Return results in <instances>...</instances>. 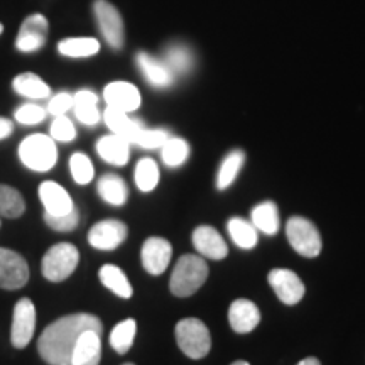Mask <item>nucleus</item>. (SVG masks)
Wrapping results in <instances>:
<instances>
[{
	"label": "nucleus",
	"mask_w": 365,
	"mask_h": 365,
	"mask_svg": "<svg viewBox=\"0 0 365 365\" xmlns=\"http://www.w3.org/2000/svg\"><path fill=\"white\" fill-rule=\"evenodd\" d=\"M124 365H134V364H124Z\"/></svg>",
	"instance_id": "obj_45"
},
{
	"label": "nucleus",
	"mask_w": 365,
	"mask_h": 365,
	"mask_svg": "<svg viewBox=\"0 0 365 365\" xmlns=\"http://www.w3.org/2000/svg\"><path fill=\"white\" fill-rule=\"evenodd\" d=\"M228 234L240 249H254L257 244V228L244 218H230Z\"/></svg>",
	"instance_id": "obj_29"
},
{
	"label": "nucleus",
	"mask_w": 365,
	"mask_h": 365,
	"mask_svg": "<svg viewBox=\"0 0 365 365\" xmlns=\"http://www.w3.org/2000/svg\"><path fill=\"white\" fill-rule=\"evenodd\" d=\"M97 191L103 202L113 205V207H122L127 202V196H129L125 181L117 175H105L100 178Z\"/></svg>",
	"instance_id": "obj_23"
},
{
	"label": "nucleus",
	"mask_w": 365,
	"mask_h": 365,
	"mask_svg": "<svg viewBox=\"0 0 365 365\" xmlns=\"http://www.w3.org/2000/svg\"><path fill=\"white\" fill-rule=\"evenodd\" d=\"M39 200L44 205V212L49 213V215H66L75 208L68 191L54 181L41 182Z\"/></svg>",
	"instance_id": "obj_15"
},
{
	"label": "nucleus",
	"mask_w": 365,
	"mask_h": 365,
	"mask_svg": "<svg viewBox=\"0 0 365 365\" xmlns=\"http://www.w3.org/2000/svg\"><path fill=\"white\" fill-rule=\"evenodd\" d=\"M230 365H250V364H249V362H245V360H237V362L230 364Z\"/></svg>",
	"instance_id": "obj_43"
},
{
	"label": "nucleus",
	"mask_w": 365,
	"mask_h": 365,
	"mask_svg": "<svg viewBox=\"0 0 365 365\" xmlns=\"http://www.w3.org/2000/svg\"><path fill=\"white\" fill-rule=\"evenodd\" d=\"M73 108V95L68 93V91H61V93L54 95V97L49 100L48 105V113H51L53 117H61L66 115L68 110Z\"/></svg>",
	"instance_id": "obj_40"
},
{
	"label": "nucleus",
	"mask_w": 365,
	"mask_h": 365,
	"mask_svg": "<svg viewBox=\"0 0 365 365\" xmlns=\"http://www.w3.org/2000/svg\"><path fill=\"white\" fill-rule=\"evenodd\" d=\"M252 223L266 235H274L279 230V212L276 203L264 202L252 210Z\"/></svg>",
	"instance_id": "obj_26"
},
{
	"label": "nucleus",
	"mask_w": 365,
	"mask_h": 365,
	"mask_svg": "<svg viewBox=\"0 0 365 365\" xmlns=\"http://www.w3.org/2000/svg\"><path fill=\"white\" fill-rule=\"evenodd\" d=\"M98 276H100V281H102V284L107 287V289H110L113 294H117L118 298L122 299L132 298V293H134V291H132L130 282L127 279L125 272L122 271L120 267L107 264V266L100 269Z\"/></svg>",
	"instance_id": "obj_24"
},
{
	"label": "nucleus",
	"mask_w": 365,
	"mask_h": 365,
	"mask_svg": "<svg viewBox=\"0 0 365 365\" xmlns=\"http://www.w3.org/2000/svg\"><path fill=\"white\" fill-rule=\"evenodd\" d=\"M98 49V41L93 38H68L58 44V51L66 58H90Z\"/></svg>",
	"instance_id": "obj_28"
},
{
	"label": "nucleus",
	"mask_w": 365,
	"mask_h": 365,
	"mask_svg": "<svg viewBox=\"0 0 365 365\" xmlns=\"http://www.w3.org/2000/svg\"><path fill=\"white\" fill-rule=\"evenodd\" d=\"M193 244L203 257L213 259V261H222L228 254L225 240L213 227L202 225L196 228L193 232Z\"/></svg>",
	"instance_id": "obj_16"
},
{
	"label": "nucleus",
	"mask_w": 365,
	"mask_h": 365,
	"mask_svg": "<svg viewBox=\"0 0 365 365\" xmlns=\"http://www.w3.org/2000/svg\"><path fill=\"white\" fill-rule=\"evenodd\" d=\"M19 159L27 170L36 173L51 171L58 161L56 140L44 134L26 137L19 145Z\"/></svg>",
	"instance_id": "obj_3"
},
{
	"label": "nucleus",
	"mask_w": 365,
	"mask_h": 365,
	"mask_svg": "<svg viewBox=\"0 0 365 365\" xmlns=\"http://www.w3.org/2000/svg\"><path fill=\"white\" fill-rule=\"evenodd\" d=\"M103 98L110 108L130 113L140 107V91L135 85L127 81H113L103 90Z\"/></svg>",
	"instance_id": "obj_14"
},
{
	"label": "nucleus",
	"mask_w": 365,
	"mask_h": 365,
	"mask_svg": "<svg viewBox=\"0 0 365 365\" xmlns=\"http://www.w3.org/2000/svg\"><path fill=\"white\" fill-rule=\"evenodd\" d=\"M296 365H322V364H319L318 359L308 357V359H303L299 364H296Z\"/></svg>",
	"instance_id": "obj_42"
},
{
	"label": "nucleus",
	"mask_w": 365,
	"mask_h": 365,
	"mask_svg": "<svg viewBox=\"0 0 365 365\" xmlns=\"http://www.w3.org/2000/svg\"><path fill=\"white\" fill-rule=\"evenodd\" d=\"M166 65L173 73H186L193 65V56L185 46H175L168 49Z\"/></svg>",
	"instance_id": "obj_35"
},
{
	"label": "nucleus",
	"mask_w": 365,
	"mask_h": 365,
	"mask_svg": "<svg viewBox=\"0 0 365 365\" xmlns=\"http://www.w3.org/2000/svg\"><path fill=\"white\" fill-rule=\"evenodd\" d=\"M286 235L291 247L303 257L313 259L322 252V237L318 228L303 217H293L287 220Z\"/></svg>",
	"instance_id": "obj_6"
},
{
	"label": "nucleus",
	"mask_w": 365,
	"mask_h": 365,
	"mask_svg": "<svg viewBox=\"0 0 365 365\" xmlns=\"http://www.w3.org/2000/svg\"><path fill=\"white\" fill-rule=\"evenodd\" d=\"M93 330L102 333V322L90 313H75L58 318L44 328L38 340L41 359L49 365H70L71 354L81 333Z\"/></svg>",
	"instance_id": "obj_1"
},
{
	"label": "nucleus",
	"mask_w": 365,
	"mask_h": 365,
	"mask_svg": "<svg viewBox=\"0 0 365 365\" xmlns=\"http://www.w3.org/2000/svg\"><path fill=\"white\" fill-rule=\"evenodd\" d=\"M137 65L143 71L144 78L156 88H166L173 83V71L168 68L166 63L159 61L148 53L137 54Z\"/></svg>",
	"instance_id": "obj_20"
},
{
	"label": "nucleus",
	"mask_w": 365,
	"mask_h": 365,
	"mask_svg": "<svg viewBox=\"0 0 365 365\" xmlns=\"http://www.w3.org/2000/svg\"><path fill=\"white\" fill-rule=\"evenodd\" d=\"M36 330V307L29 298H21L12 312L11 344L14 349H26Z\"/></svg>",
	"instance_id": "obj_7"
},
{
	"label": "nucleus",
	"mask_w": 365,
	"mask_h": 365,
	"mask_svg": "<svg viewBox=\"0 0 365 365\" xmlns=\"http://www.w3.org/2000/svg\"><path fill=\"white\" fill-rule=\"evenodd\" d=\"M12 88L21 95V97L33 98V100H43L51 95V88L46 85V81L39 78L34 73H22L17 75L12 81Z\"/></svg>",
	"instance_id": "obj_25"
},
{
	"label": "nucleus",
	"mask_w": 365,
	"mask_h": 365,
	"mask_svg": "<svg viewBox=\"0 0 365 365\" xmlns=\"http://www.w3.org/2000/svg\"><path fill=\"white\" fill-rule=\"evenodd\" d=\"M176 341L186 357L200 360L212 349V336L207 325L198 318H185L176 325Z\"/></svg>",
	"instance_id": "obj_4"
},
{
	"label": "nucleus",
	"mask_w": 365,
	"mask_h": 365,
	"mask_svg": "<svg viewBox=\"0 0 365 365\" xmlns=\"http://www.w3.org/2000/svg\"><path fill=\"white\" fill-rule=\"evenodd\" d=\"M93 11L105 41L113 49H120L124 46V22L120 14L107 0H97Z\"/></svg>",
	"instance_id": "obj_9"
},
{
	"label": "nucleus",
	"mask_w": 365,
	"mask_h": 365,
	"mask_svg": "<svg viewBox=\"0 0 365 365\" xmlns=\"http://www.w3.org/2000/svg\"><path fill=\"white\" fill-rule=\"evenodd\" d=\"M27 261L16 250L0 247V289H21L29 281Z\"/></svg>",
	"instance_id": "obj_8"
},
{
	"label": "nucleus",
	"mask_w": 365,
	"mask_h": 365,
	"mask_svg": "<svg viewBox=\"0 0 365 365\" xmlns=\"http://www.w3.org/2000/svg\"><path fill=\"white\" fill-rule=\"evenodd\" d=\"M135 333H137L135 319L129 318V319H124V322L117 323L110 333V346L117 354L120 355L127 354L132 349V344H134Z\"/></svg>",
	"instance_id": "obj_30"
},
{
	"label": "nucleus",
	"mask_w": 365,
	"mask_h": 365,
	"mask_svg": "<svg viewBox=\"0 0 365 365\" xmlns=\"http://www.w3.org/2000/svg\"><path fill=\"white\" fill-rule=\"evenodd\" d=\"M97 153L103 161L124 166L130 158V143L120 135H105L97 143Z\"/></svg>",
	"instance_id": "obj_21"
},
{
	"label": "nucleus",
	"mask_w": 365,
	"mask_h": 365,
	"mask_svg": "<svg viewBox=\"0 0 365 365\" xmlns=\"http://www.w3.org/2000/svg\"><path fill=\"white\" fill-rule=\"evenodd\" d=\"M48 115V110L36 103H24L16 110V120L22 125H36L41 124Z\"/></svg>",
	"instance_id": "obj_37"
},
{
	"label": "nucleus",
	"mask_w": 365,
	"mask_h": 365,
	"mask_svg": "<svg viewBox=\"0 0 365 365\" xmlns=\"http://www.w3.org/2000/svg\"><path fill=\"white\" fill-rule=\"evenodd\" d=\"M228 322L237 333H250L261 323V312L249 299H235L228 309Z\"/></svg>",
	"instance_id": "obj_17"
},
{
	"label": "nucleus",
	"mask_w": 365,
	"mask_h": 365,
	"mask_svg": "<svg viewBox=\"0 0 365 365\" xmlns=\"http://www.w3.org/2000/svg\"><path fill=\"white\" fill-rule=\"evenodd\" d=\"M26 212V202L19 190L0 182V217L19 218Z\"/></svg>",
	"instance_id": "obj_27"
},
{
	"label": "nucleus",
	"mask_w": 365,
	"mask_h": 365,
	"mask_svg": "<svg viewBox=\"0 0 365 365\" xmlns=\"http://www.w3.org/2000/svg\"><path fill=\"white\" fill-rule=\"evenodd\" d=\"M0 227H2V222H0Z\"/></svg>",
	"instance_id": "obj_46"
},
{
	"label": "nucleus",
	"mask_w": 365,
	"mask_h": 365,
	"mask_svg": "<svg viewBox=\"0 0 365 365\" xmlns=\"http://www.w3.org/2000/svg\"><path fill=\"white\" fill-rule=\"evenodd\" d=\"M51 137L58 143H71L76 137V129L66 115L54 117L51 124Z\"/></svg>",
	"instance_id": "obj_39"
},
{
	"label": "nucleus",
	"mask_w": 365,
	"mask_h": 365,
	"mask_svg": "<svg viewBox=\"0 0 365 365\" xmlns=\"http://www.w3.org/2000/svg\"><path fill=\"white\" fill-rule=\"evenodd\" d=\"M127 225L115 218H107L95 223L88 232V242L91 247L98 250H115L127 239Z\"/></svg>",
	"instance_id": "obj_10"
},
{
	"label": "nucleus",
	"mask_w": 365,
	"mask_h": 365,
	"mask_svg": "<svg viewBox=\"0 0 365 365\" xmlns=\"http://www.w3.org/2000/svg\"><path fill=\"white\" fill-rule=\"evenodd\" d=\"M170 132L168 130H163V129H144L140 130V134L137 135L135 143L137 145H140V148L144 149H156V148H163L164 143H166L168 139H170Z\"/></svg>",
	"instance_id": "obj_38"
},
{
	"label": "nucleus",
	"mask_w": 365,
	"mask_h": 365,
	"mask_svg": "<svg viewBox=\"0 0 365 365\" xmlns=\"http://www.w3.org/2000/svg\"><path fill=\"white\" fill-rule=\"evenodd\" d=\"M159 182V168L156 161L150 158H144L135 166V185L143 193H149Z\"/></svg>",
	"instance_id": "obj_32"
},
{
	"label": "nucleus",
	"mask_w": 365,
	"mask_h": 365,
	"mask_svg": "<svg viewBox=\"0 0 365 365\" xmlns=\"http://www.w3.org/2000/svg\"><path fill=\"white\" fill-rule=\"evenodd\" d=\"M190 156V145L180 137H170L163 145V161L166 166L178 168Z\"/></svg>",
	"instance_id": "obj_33"
},
{
	"label": "nucleus",
	"mask_w": 365,
	"mask_h": 365,
	"mask_svg": "<svg viewBox=\"0 0 365 365\" xmlns=\"http://www.w3.org/2000/svg\"><path fill=\"white\" fill-rule=\"evenodd\" d=\"M267 279L274 293L284 304L291 307V304L299 303L303 299L304 284L296 272L289 271V269H272Z\"/></svg>",
	"instance_id": "obj_12"
},
{
	"label": "nucleus",
	"mask_w": 365,
	"mask_h": 365,
	"mask_svg": "<svg viewBox=\"0 0 365 365\" xmlns=\"http://www.w3.org/2000/svg\"><path fill=\"white\" fill-rule=\"evenodd\" d=\"M70 171L73 180L78 182V185H88L95 175L93 164H91L90 158L81 153H75L70 158Z\"/></svg>",
	"instance_id": "obj_34"
},
{
	"label": "nucleus",
	"mask_w": 365,
	"mask_h": 365,
	"mask_svg": "<svg viewBox=\"0 0 365 365\" xmlns=\"http://www.w3.org/2000/svg\"><path fill=\"white\" fill-rule=\"evenodd\" d=\"M2 31H4V26H2V24H0V34H2Z\"/></svg>",
	"instance_id": "obj_44"
},
{
	"label": "nucleus",
	"mask_w": 365,
	"mask_h": 365,
	"mask_svg": "<svg viewBox=\"0 0 365 365\" xmlns=\"http://www.w3.org/2000/svg\"><path fill=\"white\" fill-rule=\"evenodd\" d=\"M208 277V266L202 257L193 254L182 255L173 269L170 287L178 298H188L195 294Z\"/></svg>",
	"instance_id": "obj_2"
},
{
	"label": "nucleus",
	"mask_w": 365,
	"mask_h": 365,
	"mask_svg": "<svg viewBox=\"0 0 365 365\" xmlns=\"http://www.w3.org/2000/svg\"><path fill=\"white\" fill-rule=\"evenodd\" d=\"M44 222L46 225L56 232H71L78 227L80 213L76 208H73L66 215H49V213L44 212Z\"/></svg>",
	"instance_id": "obj_36"
},
{
	"label": "nucleus",
	"mask_w": 365,
	"mask_h": 365,
	"mask_svg": "<svg viewBox=\"0 0 365 365\" xmlns=\"http://www.w3.org/2000/svg\"><path fill=\"white\" fill-rule=\"evenodd\" d=\"M49 24L43 14H33L22 22L19 34H17L16 48L21 53L39 51L48 39Z\"/></svg>",
	"instance_id": "obj_11"
},
{
	"label": "nucleus",
	"mask_w": 365,
	"mask_h": 365,
	"mask_svg": "<svg viewBox=\"0 0 365 365\" xmlns=\"http://www.w3.org/2000/svg\"><path fill=\"white\" fill-rule=\"evenodd\" d=\"M78 249L73 244H68V242H61V244L49 247L48 252L44 254L41 269H43V276L48 281L61 282L75 272V269L78 267Z\"/></svg>",
	"instance_id": "obj_5"
},
{
	"label": "nucleus",
	"mask_w": 365,
	"mask_h": 365,
	"mask_svg": "<svg viewBox=\"0 0 365 365\" xmlns=\"http://www.w3.org/2000/svg\"><path fill=\"white\" fill-rule=\"evenodd\" d=\"M98 97L91 90H80L73 95V110L81 124L93 127L98 124L100 112H98Z\"/></svg>",
	"instance_id": "obj_22"
},
{
	"label": "nucleus",
	"mask_w": 365,
	"mask_h": 365,
	"mask_svg": "<svg viewBox=\"0 0 365 365\" xmlns=\"http://www.w3.org/2000/svg\"><path fill=\"white\" fill-rule=\"evenodd\" d=\"M14 132V124L9 118H4L0 117V140L7 139L9 135H11Z\"/></svg>",
	"instance_id": "obj_41"
},
{
	"label": "nucleus",
	"mask_w": 365,
	"mask_h": 365,
	"mask_svg": "<svg viewBox=\"0 0 365 365\" xmlns=\"http://www.w3.org/2000/svg\"><path fill=\"white\" fill-rule=\"evenodd\" d=\"M105 124H107L108 129L112 130V134L124 137L125 140H129L130 144L135 143L137 135L140 134V130L144 129V125L140 124L139 120H134V118L129 117V113L115 110V108L108 107L103 113Z\"/></svg>",
	"instance_id": "obj_19"
},
{
	"label": "nucleus",
	"mask_w": 365,
	"mask_h": 365,
	"mask_svg": "<svg viewBox=\"0 0 365 365\" xmlns=\"http://www.w3.org/2000/svg\"><path fill=\"white\" fill-rule=\"evenodd\" d=\"M171 255V244L166 239H161V237H150L144 242L143 250H140L143 266L153 276H159V274L166 271V267L170 266Z\"/></svg>",
	"instance_id": "obj_13"
},
{
	"label": "nucleus",
	"mask_w": 365,
	"mask_h": 365,
	"mask_svg": "<svg viewBox=\"0 0 365 365\" xmlns=\"http://www.w3.org/2000/svg\"><path fill=\"white\" fill-rule=\"evenodd\" d=\"M102 333L88 330L81 333L71 354L70 365H98L102 357Z\"/></svg>",
	"instance_id": "obj_18"
},
{
	"label": "nucleus",
	"mask_w": 365,
	"mask_h": 365,
	"mask_svg": "<svg viewBox=\"0 0 365 365\" xmlns=\"http://www.w3.org/2000/svg\"><path fill=\"white\" fill-rule=\"evenodd\" d=\"M244 161H245V156L242 150H232V153L223 159L220 171H218V176H217L218 190H227L228 186L235 181L237 175H239L242 166H244Z\"/></svg>",
	"instance_id": "obj_31"
}]
</instances>
